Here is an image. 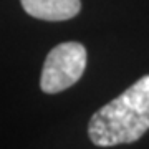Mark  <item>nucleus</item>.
<instances>
[{
	"instance_id": "f257e3e1",
	"label": "nucleus",
	"mask_w": 149,
	"mask_h": 149,
	"mask_svg": "<svg viewBox=\"0 0 149 149\" xmlns=\"http://www.w3.org/2000/svg\"><path fill=\"white\" fill-rule=\"evenodd\" d=\"M149 131V74L91 116L88 136L98 148L131 144Z\"/></svg>"
},
{
	"instance_id": "7ed1b4c3",
	"label": "nucleus",
	"mask_w": 149,
	"mask_h": 149,
	"mask_svg": "<svg viewBox=\"0 0 149 149\" xmlns=\"http://www.w3.org/2000/svg\"><path fill=\"white\" fill-rule=\"evenodd\" d=\"M30 17L47 22H63L76 17L81 8L80 0H20Z\"/></svg>"
},
{
	"instance_id": "f03ea898",
	"label": "nucleus",
	"mask_w": 149,
	"mask_h": 149,
	"mask_svg": "<svg viewBox=\"0 0 149 149\" xmlns=\"http://www.w3.org/2000/svg\"><path fill=\"white\" fill-rule=\"evenodd\" d=\"M86 68V48L78 42L60 43L47 55L40 88L47 95L68 90L80 80Z\"/></svg>"
}]
</instances>
